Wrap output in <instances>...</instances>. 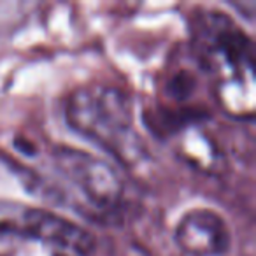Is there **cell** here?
Instances as JSON below:
<instances>
[{"label": "cell", "mask_w": 256, "mask_h": 256, "mask_svg": "<svg viewBox=\"0 0 256 256\" xmlns=\"http://www.w3.org/2000/svg\"><path fill=\"white\" fill-rule=\"evenodd\" d=\"M192 56L209 78L214 98L224 112L254 116V44L230 18L198 11L192 20Z\"/></svg>", "instance_id": "6da1fadb"}, {"label": "cell", "mask_w": 256, "mask_h": 256, "mask_svg": "<svg viewBox=\"0 0 256 256\" xmlns=\"http://www.w3.org/2000/svg\"><path fill=\"white\" fill-rule=\"evenodd\" d=\"M65 120L74 132L100 146L121 165H136L146 154L134 124L132 102L116 86L76 88L65 102Z\"/></svg>", "instance_id": "7a4b0ae2"}, {"label": "cell", "mask_w": 256, "mask_h": 256, "mask_svg": "<svg viewBox=\"0 0 256 256\" xmlns=\"http://www.w3.org/2000/svg\"><path fill=\"white\" fill-rule=\"evenodd\" d=\"M0 235L46 242L79 256L95 251L92 232L67 218L14 200H0Z\"/></svg>", "instance_id": "3957f363"}, {"label": "cell", "mask_w": 256, "mask_h": 256, "mask_svg": "<svg viewBox=\"0 0 256 256\" xmlns=\"http://www.w3.org/2000/svg\"><path fill=\"white\" fill-rule=\"evenodd\" d=\"M53 165L78 195L98 212H114L124 196L120 176L102 158L76 148L60 146L53 150Z\"/></svg>", "instance_id": "277c9868"}, {"label": "cell", "mask_w": 256, "mask_h": 256, "mask_svg": "<svg viewBox=\"0 0 256 256\" xmlns=\"http://www.w3.org/2000/svg\"><path fill=\"white\" fill-rule=\"evenodd\" d=\"M174 238L188 256H223L230 249L226 221L210 209L186 212L176 226Z\"/></svg>", "instance_id": "5b68a950"}, {"label": "cell", "mask_w": 256, "mask_h": 256, "mask_svg": "<svg viewBox=\"0 0 256 256\" xmlns=\"http://www.w3.org/2000/svg\"><path fill=\"white\" fill-rule=\"evenodd\" d=\"M196 76L193 72H190L188 68H181L176 70L170 76V79L165 84V92L167 96L174 102H188L193 96V93L196 92Z\"/></svg>", "instance_id": "8992f818"}, {"label": "cell", "mask_w": 256, "mask_h": 256, "mask_svg": "<svg viewBox=\"0 0 256 256\" xmlns=\"http://www.w3.org/2000/svg\"><path fill=\"white\" fill-rule=\"evenodd\" d=\"M54 256H67V254H64V252H60V254H54Z\"/></svg>", "instance_id": "52a82bcc"}]
</instances>
